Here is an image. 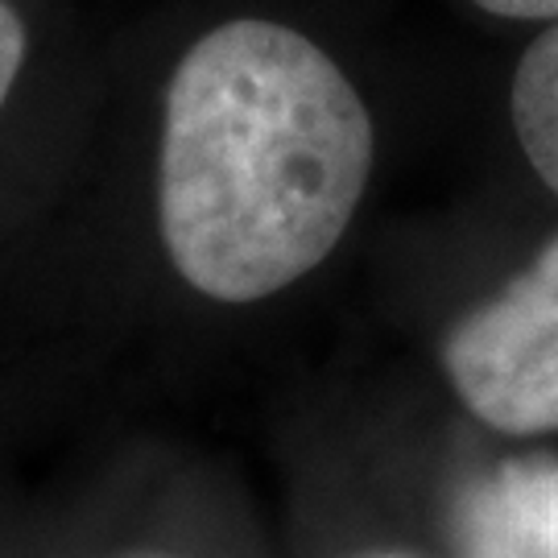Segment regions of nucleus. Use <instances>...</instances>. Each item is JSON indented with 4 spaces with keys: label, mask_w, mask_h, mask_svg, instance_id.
I'll use <instances>...</instances> for the list:
<instances>
[{
    "label": "nucleus",
    "mask_w": 558,
    "mask_h": 558,
    "mask_svg": "<svg viewBox=\"0 0 558 558\" xmlns=\"http://www.w3.org/2000/svg\"><path fill=\"white\" fill-rule=\"evenodd\" d=\"M484 13H497V17H518V21H555L558 17V0H472Z\"/></svg>",
    "instance_id": "423d86ee"
},
{
    "label": "nucleus",
    "mask_w": 558,
    "mask_h": 558,
    "mask_svg": "<svg viewBox=\"0 0 558 558\" xmlns=\"http://www.w3.org/2000/svg\"><path fill=\"white\" fill-rule=\"evenodd\" d=\"M21 62H25V25H21L17 9L9 0H0V108L17 83Z\"/></svg>",
    "instance_id": "39448f33"
},
{
    "label": "nucleus",
    "mask_w": 558,
    "mask_h": 558,
    "mask_svg": "<svg viewBox=\"0 0 558 558\" xmlns=\"http://www.w3.org/2000/svg\"><path fill=\"white\" fill-rule=\"evenodd\" d=\"M459 401L505 435L558 430V236L442 343Z\"/></svg>",
    "instance_id": "f03ea898"
},
{
    "label": "nucleus",
    "mask_w": 558,
    "mask_h": 558,
    "mask_svg": "<svg viewBox=\"0 0 558 558\" xmlns=\"http://www.w3.org/2000/svg\"><path fill=\"white\" fill-rule=\"evenodd\" d=\"M389 558H398V555H389Z\"/></svg>",
    "instance_id": "0eeeda50"
},
{
    "label": "nucleus",
    "mask_w": 558,
    "mask_h": 558,
    "mask_svg": "<svg viewBox=\"0 0 558 558\" xmlns=\"http://www.w3.org/2000/svg\"><path fill=\"white\" fill-rule=\"evenodd\" d=\"M513 129L550 191L558 195V25H550L513 75Z\"/></svg>",
    "instance_id": "20e7f679"
},
{
    "label": "nucleus",
    "mask_w": 558,
    "mask_h": 558,
    "mask_svg": "<svg viewBox=\"0 0 558 558\" xmlns=\"http://www.w3.org/2000/svg\"><path fill=\"white\" fill-rule=\"evenodd\" d=\"M373 174V120L352 80L278 21L203 34L166 87L158 220L182 278L257 302L339 244Z\"/></svg>",
    "instance_id": "f257e3e1"
},
{
    "label": "nucleus",
    "mask_w": 558,
    "mask_h": 558,
    "mask_svg": "<svg viewBox=\"0 0 558 558\" xmlns=\"http://www.w3.org/2000/svg\"><path fill=\"white\" fill-rule=\"evenodd\" d=\"M463 558H558V459H509L459 500Z\"/></svg>",
    "instance_id": "7ed1b4c3"
}]
</instances>
